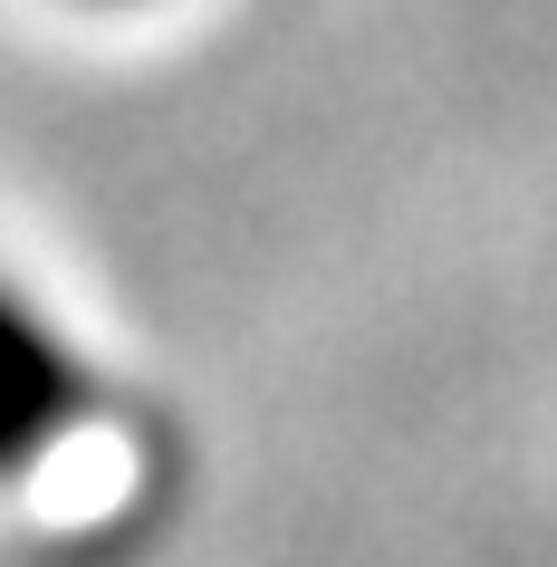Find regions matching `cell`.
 I'll list each match as a JSON object with an SVG mask.
<instances>
[{"instance_id":"6da1fadb","label":"cell","mask_w":557,"mask_h":567,"mask_svg":"<svg viewBox=\"0 0 557 567\" xmlns=\"http://www.w3.org/2000/svg\"><path fill=\"white\" fill-rule=\"evenodd\" d=\"M96 414V375L20 289H0V472H30Z\"/></svg>"}]
</instances>
